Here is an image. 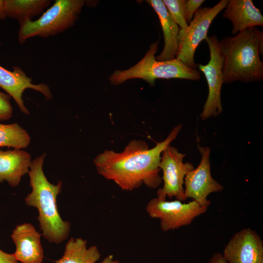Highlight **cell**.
<instances>
[{
	"instance_id": "21",
	"label": "cell",
	"mask_w": 263,
	"mask_h": 263,
	"mask_svg": "<svg viewBox=\"0 0 263 263\" xmlns=\"http://www.w3.org/2000/svg\"><path fill=\"white\" fill-rule=\"evenodd\" d=\"M11 96L7 93L0 91V120L9 119L12 116L13 107Z\"/></svg>"
},
{
	"instance_id": "24",
	"label": "cell",
	"mask_w": 263,
	"mask_h": 263,
	"mask_svg": "<svg viewBox=\"0 0 263 263\" xmlns=\"http://www.w3.org/2000/svg\"><path fill=\"white\" fill-rule=\"evenodd\" d=\"M207 263H227L220 252L214 253Z\"/></svg>"
},
{
	"instance_id": "8",
	"label": "cell",
	"mask_w": 263,
	"mask_h": 263,
	"mask_svg": "<svg viewBox=\"0 0 263 263\" xmlns=\"http://www.w3.org/2000/svg\"><path fill=\"white\" fill-rule=\"evenodd\" d=\"M210 53V59L206 65L198 64L206 78L208 94L200 114L202 120L216 117L223 111L221 101V89L224 84L223 77V56L220 41L216 36L207 37L205 40Z\"/></svg>"
},
{
	"instance_id": "14",
	"label": "cell",
	"mask_w": 263,
	"mask_h": 263,
	"mask_svg": "<svg viewBox=\"0 0 263 263\" xmlns=\"http://www.w3.org/2000/svg\"><path fill=\"white\" fill-rule=\"evenodd\" d=\"M222 16L232 23V34L263 26V16L251 0H228Z\"/></svg>"
},
{
	"instance_id": "25",
	"label": "cell",
	"mask_w": 263,
	"mask_h": 263,
	"mask_svg": "<svg viewBox=\"0 0 263 263\" xmlns=\"http://www.w3.org/2000/svg\"><path fill=\"white\" fill-rule=\"evenodd\" d=\"M99 263H119V262L114 260L113 255H109Z\"/></svg>"
},
{
	"instance_id": "22",
	"label": "cell",
	"mask_w": 263,
	"mask_h": 263,
	"mask_svg": "<svg viewBox=\"0 0 263 263\" xmlns=\"http://www.w3.org/2000/svg\"><path fill=\"white\" fill-rule=\"evenodd\" d=\"M204 0H188L185 1V12L186 21L188 24Z\"/></svg>"
},
{
	"instance_id": "20",
	"label": "cell",
	"mask_w": 263,
	"mask_h": 263,
	"mask_svg": "<svg viewBox=\"0 0 263 263\" xmlns=\"http://www.w3.org/2000/svg\"><path fill=\"white\" fill-rule=\"evenodd\" d=\"M186 0H163V1L170 16L180 28L179 35L184 34L188 24L185 17Z\"/></svg>"
},
{
	"instance_id": "13",
	"label": "cell",
	"mask_w": 263,
	"mask_h": 263,
	"mask_svg": "<svg viewBox=\"0 0 263 263\" xmlns=\"http://www.w3.org/2000/svg\"><path fill=\"white\" fill-rule=\"evenodd\" d=\"M41 236V233L30 223L16 225L11 238L16 246L13 254L17 261L20 263H42L44 251Z\"/></svg>"
},
{
	"instance_id": "15",
	"label": "cell",
	"mask_w": 263,
	"mask_h": 263,
	"mask_svg": "<svg viewBox=\"0 0 263 263\" xmlns=\"http://www.w3.org/2000/svg\"><path fill=\"white\" fill-rule=\"evenodd\" d=\"M31 163L30 154L21 149H0V183L6 181L12 187H17L28 173Z\"/></svg>"
},
{
	"instance_id": "26",
	"label": "cell",
	"mask_w": 263,
	"mask_h": 263,
	"mask_svg": "<svg viewBox=\"0 0 263 263\" xmlns=\"http://www.w3.org/2000/svg\"><path fill=\"white\" fill-rule=\"evenodd\" d=\"M4 0H0V19H4L6 18L4 13Z\"/></svg>"
},
{
	"instance_id": "11",
	"label": "cell",
	"mask_w": 263,
	"mask_h": 263,
	"mask_svg": "<svg viewBox=\"0 0 263 263\" xmlns=\"http://www.w3.org/2000/svg\"><path fill=\"white\" fill-rule=\"evenodd\" d=\"M227 263H263V242L250 228L235 233L225 245L223 254Z\"/></svg>"
},
{
	"instance_id": "4",
	"label": "cell",
	"mask_w": 263,
	"mask_h": 263,
	"mask_svg": "<svg viewBox=\"0 0 263 263\" xmlns=\"http://www.w3.org/2000/svg\"><path fill=\"white\" fill-rule=\"evenodd\" d=\"M159 43L158 40L151 44L143 58L132 67L115 71L109 77L111 83L118 85L131 79L140 78L154 86L157 79L180 78L195 81L200 79V73L197 69L188 66L177 58L165 61L156 60L155 55Z\"/></svg>"
},
{
	"instance_id": "1",
	"label": "cell",
	"mask_w": 263,
	"mask_h": 263,
	"mask_svg": "<svg viewBox=\"0 0 263 263\" xmlns=\"http://www.w3.org/2000/svg\"><path fill=\"white\" fill-rule=\"evenodd\" d=\"M181 128L180 124L175 126L165 140L151 149L146 141L133 139L120 152L104 150L94 160L97 172L123 190L132 191L143 184L157 188L162 181L159 175L161 153L177 137Z\"/></svg>"
},
{
	"instance_id": "2",
	"label": "cell",
	"mask_w": 263,
	"mask_h": 263,
	"mask_svg": "<svg viewBox=\"0 0 263 263\" xmlns=\"http://www.w3.org/2000/svg\"><path fill=\"white\" fill-rule=\"evenodd\" d=\"M45 156L43 153L32 161L28 172L32 190L24 201L27 206L37 209V220L42 236L50 243L59 244L68 237L71 225L61 218L57 209L56 199L61 191L62 182L53 184L44 173Z\"/></svg>"
},
{
	"instance_id": "7",
	"label": "cell",
	"mask_w": 263,
	"mask_h": 263,
	"mask_svg": "<svg viewBox=\"0 0 263 263\" xmlns=\"http://www.w3.org/2000/svg\"><path fill=\"white\" fill-rule=\"evenodd\" d=\"M207 208L194 200L184 203L178 200L168 201L156 197L149 201L146 210L150 217L160 220L161 229L167 232L191 224Z\"/></svg>"
},
{
	"instance_id": "5",
	"label": "cell",
	"mask_w": 263,
	"mask_h": 263,
	"mask_svg": "<svg viewBox=\"0 0 263 263\" xmlns=\"http://www.w3.org/2000/svg\"><path fill=\"white\" fill-rule=\"evenodd\" d=\"M85 3L83 0H56L38 19L19 24L18 39L20 44L35 37L47 38L73 26Z\"/></svg>"
},
{
	"instance_id": "17",
	"label": "cell",
	"mask_w": 263,
	"mask_h": 263,
	"mask_svg": "<svg viewBox=\"0 0 263 263\" xmlns=\"http://www.w3.org/2000/svg\"><path fill=\"white\" fill-rule=\"evenodd\" d=\"M87 241L71 238L67 242L63 256L55 263H95L101 254L96 245L87 247Z\"/></svg>"
},
{
	"instance_id": "18",
	"label": "cell",
	"mask_w": 263,
	"mask_h": 263,
	"mask_svg": "<svg viewBox=\"0 0 263 263\" xmlns=\"http://www.w3.org/2000/svg\"><path fill=\"white\" fill-rule=\"evenodd\" d=\"M50 3L49 0H4V13L19 24L38 16Z\"/></svg>"
},
{
	"instance_id": "10",
	"label": "cell",
	"mask_w": 263,
	"mask_h": 263,
	"mask_svg": "<svg viewBox=\"0 0 263 263\" xmlns=\"http://www.w3.org/2000/svg\"><path fill=\"white\" fill-rule=\"evenodd\" d=\"M201 159L198 166L189 171L184 180V197L192 199L201 206L208 207L211 202L209 194L222 191L224 187L214 179L211 174L210 149L209 147L197 146Z\"/></svg>"
},
{
	"instance_id": "12",
	"label": "cell",
	"mask_w": 263,
	"mask_h": 263,
	"mask_svg": "<svg viewBox=\"0 0 263 263\" xmlns=\"http://www.w3.org/2000/svg\"><path fill=\"white\" fill-rule=\"evenodd\" d=\"M0 87L15 100L20 111L27 115L30 112L25 106L22 98V94L26 89L41 93L46 100L53 98L48 85L43 83L33 84L32 79L19 66H14L13 71H10L0 66Z\"/></svg>"
},
{
	"instance_id": "9",
	"label": "cell",
	"mask_w": 263,
	"mask_h": 263,
	"mask_svg": "<svg viewBox=\"0 0 263 263\" xmlns=\"http://www.w3.org/2000/svg\"><path fill=\"white\" fill-rule=\"evenodd\" d=\"M185 153L180 152L177 149L170 145L161 153L159 165L162 171L164 185L157 192V198L166 200L175 197L180 201H186L184 197V180L187 174L194 169L189 162L184 163Z\"/></svg>"
},
{
	"instance_id": "6",
	"label": "cell",
	"mask_w": 263,
	"mask_h": 263,
	"mask_svg": "<svg viewBox=\"0 0 263 263\" xmlns=\"http://www.w3.org/2000/svg\"><path fill=\"white\" fill-rule=\"evenodd\" d=\"M228 0H221L212 7L200 8L188 24L186 32L178 36L179 46L176 58L188 66L196 69L194 60L196 49L207 38L208 29L217 15L226 7Z\"/></svg>"
},
{
	"instance_id": "3",
	"label": "cell",
	"mask_w": 263,
	"mask_h": 263,
	"mask_svg": "<svg viewBox=\"0 0 263 263\" xmlns=\"http://www.w3.org/2000/svg\"><path fill=\"white\" fill-rule=\"evenodd\" d=\"M220 41L223 56L224 83H249L263 79V32L257 27L248 28Z\"/></svg>"
},
{
	"instance_id": "19",
	"label": "cell",
	"mask_w": 263,
	"mask_h": 263,
	"mask_svg": "<svg viewBox=\"0 0 263 263\" xmlns=\"http://www.w3.org/2000/svg\"><path fill=\"white\" fill-rule=\"evenodd\" d=\"M31 137L27 132L17 123H0V147L22 149L30 144Z\"/></svg>"
},
{
	"instance_id": "16",
	"label": "cell",
	"mask_w": 263,
	"mask_h": 263,
	"mask_svg": "<svg viewBox=\"0 0 263 263\" xmlns=\"http://www.w3.org/2000/svg\"><path fill=\"white\" fill-rule=\"evenodd\" d=\"M147 2L158 16L164 38L163 51L155 56V59L160 61L172 60L176 58L178 49L180 28L170 16L163 0H148Z\"/></svg>"
},
{
	"instance_id": "23",
	"label": "cell",
	"mask_w": 263,
	"mask_h": 263,
	"mask_svg": "<svg viewBox=\"0 0 263 263\" xmlns=\"http://www.w3.org/2000/svg\"><path fill=\"white\" fill-rule=\"evenodd\" d=\"M0 263H20L13 254L8 253L0 249Z\"/></svg>"
}]
</instances>
